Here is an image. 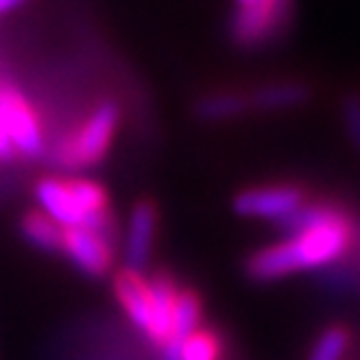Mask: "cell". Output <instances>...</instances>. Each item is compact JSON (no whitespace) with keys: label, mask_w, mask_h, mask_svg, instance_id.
<instances>
[{"label":"cell","mask_w":360,"mask_h":360,"mask_svg":"<svg viewBox=\"0 0 360 360\" xmlns=\"http://www.w3.org/2000/svg\"><path fill=\"white\" fill-rule=\"evenodd\" d=\"M305 202L303 191L295 186H258L238 193L233 200V210L240 218L255 220H273L281 225L283 220L290 218L295 210Z\"/></svg>","instance_id":"4"},{"label":"cell","mask_w":360,"mask_h":360,"mask_svg":"<svg viewBox=\"0 0 360 360\" xmlns=\"http://www.w3.org/2000/svg\"><path fill=\"white\" fill-rule=\"evenodd\" d=\"M350 345V335L343 330V328H326V330L318 335L313 350H310L308 360H343L345 353H348Z\"/></svg>","instance_id":"16"},{"label":"cell","mask_w":360,"mask_h":360,"mask_svg":"<svg viewBox=\"0 0 360 360\" xmlns=\"http://www.w3.org/2000/svg\"><path fill=\"white\" fill-rule=\"evenodd\" d=\"M22 3H25V0H0V15L15 11V8H20Z\"/></svg>","instance_id":"19"},{"label":"cell","mask_w":360,"mask_h":360,"mask_svg":"<svg viewBox=\"0 0 360 360\" xmlns=\"http://www.w3.org/2000/svg\"><path fill=\"white\" fill-rule=\"evenodd\" d=\"M120 125L118 103L105 101L90 112L83 125L65 133L56 146V163L65 168H90L105 158Z\"/></svg>","instance_id":"2"},{"label":"cell","mask_w":360,"mask_h":360,"mask_svg":"<svg viewBox=\"0 0 360 360\" xmlns=\"http://www.w3.org/2000/svg\"><path fill=\"white\" fill-rule=\"evenodd\" d=\"M158 231V210L150 200L135 202L128 215L123 238V268L141 273L148 265L153 253V243H155Z\"/></svg>","instance_id":"7"},{"label":"cell","mask_w":360,"mask_h":360,"mask_svg":"<svg viewBox=\"0 0 360 360\" xmlns=\"http://www.w3.org/2000/svg\"><path fill=\"white\" fill-rule=\"evenodd\" d=\"M20 236L22 240L33 245L35 250L43 253H60L63 243V228L58 223H53L48 215H43L40 210L28 213L20 220Z\"/></svg>","instance_id":"13"},{"label":"cell","mask_w":360,"mask_h":360,"mask_svg":"<svg viewBox=\"0 0 360 360\" xmlns=\"http://www.w3.org/2000/svg\"><path fill=\"white\" fill-rule=\"evenodd\" d=\"M0 125L8 133L15 150L28 158L40 155L43 150L40 120L28 105V101L13 88H0Z\"/></svg>","instance_id":"5"},{"label":"cell","mask_w":360,"mask_h":360,"mask_svg":"<svg viewBox=\"0 0 360 360\" xmlns=\"http://www.w3.org/2000/svg\"><path fill=\"white\" fill-rule=\"evenodd\" d=\"M343 120L350 143L360 153V96H348L343 101Z\"/></svg>","instance_id":"17"},{"label":"cell","mask_w":360,"mask_h":360,"mask_svg":"<svg viewBox=\"0 0 360 360\" xmlns=\"http://www.w3.org/2000/svg\"><path fill=\"white\" fill-rule=\"evenodd\" d=\"M200 315L202 305L193 290H180L178 300L173 308V326H170V340H180V338L191 335L200 328Z\"/></svg>","instance_id":"14"},{"label":"cell","mask_w":360,"mask_h":360,"mask_svg":"<svg viewBox=\"0 0 360 360\" xmlns=\"http://www.w3.org/2000/svg\"><path fill=\"white\" fill-rule=\"evenodd\" d=\"M13 153H15V148H13L11 138H8V133L3 130V125H0V158H11Z\"/></svg>","instance_id":"18"},{"label":"cell","mask_w":360,"mask_h":360,"mask_svg":"<svg viewBox=\"0 0 360 360\" xmlns=\"http://www.w3.org/2000/svg\"><path fill=\"white\" fill-rule=\"evenodd\" d=\"M292 0H236L231 38L240 48H260L288 28Z\"/></svg>","instance_id":"3"},{"label":"cell","mask_w":360,"mask_h":360,"mask_svg":"<svg viewBox=\"0 0 360 360\" xmlns=\"http://www.w3.org/2000/svg\"><path fill=\"white\" fill-rule=\"evenodd\" d=\"M243 112H250V108H248V96L238 90H218V93L202 96L195 103V115L205 123L233 120Z\"/></svg>","instance_id":"12"},{"label":"cell","mask_w":360,"mask_h":360,"mask_svg":"<svg viewBox=\"0 0 360 360\" xmlns=\"http://www.w3.org/2000/svg\"><path fill=\"white\" fill-rule=\"evenodd\" d=\"M35 200H38V210L43 215L58 223L65 231V228H83L85 220L83 213L75 205L73 195L68 191V183L60 178H43L35 186Z\"/></svg>","instance_id":"9"},{"label":"cell","mask_w":360,"mask_h":360,"mask_svg":"<svg viewBox=\"0 0 360 360\" xmlns=\"http://www.w3.org/2000/svg\"><path fill=\"white\" fill-rule=\"evenodd\" d=\"M112 290H115V298H118L120 308L125 310V315L130 318L135 328L141 333H146L150 338L153 333V292L150 283L135 273V270H120L112 283Z\"/></svg>","instance_id":"8"},{"label":"cell","mask_w":360,"mask_h":360,"mask_svg":"<svg viewBox=\"0 0 360 360\" xmlns=\"http://www.w3.org/2000/svg\"><path fill=\"white\" fill-rule=\"evenodd\" d=\"M248 96V108L250 110H263V112H276V110H292L308 103L310 90L303 83H265L260 88L245 93Z\"/></svg>","instance_id":"10"},{"label":"cell","mask_w":360,"mask_h":360,"mask_svg":"<svg viewBox=\"0 0 360 360\" xmlns=\"http://www.w3.org/2000/svg\"><path fill=\"white\" fill-rule=\"evenodd\" d=\"M150 283V292H153V333L148 340L163 345L170 340V326H173V308L175 300H178L180 288L175 285V281L165 273L155 276Z\"/></svg>","instance_id":"11"},{"label":"cell","mask_w":360,"mask_h":360,"mask_svg":"<svg viewBox=\"0 0 360 360\" xmlns=\"http://www.w3.org/2000/svg\"><path fill=\"white\" fill-rule=\"evenodd\" d=\"M175 348H178V360H220V353H223L218 335L210 330H200V328L175 340Z\"/></svg>","instance_id":"15"},{"label":"cell","mask_w":360,"mask_h":360,"mask_svg":"<svg viewBox=\"0 0 360 360\" xmlns=\"http://www.w3.org/2000/svg\"><path fill=\"white\" fill-rule=\"evenodd\" d=\"M281 228L285 238L255 250L245 273L255 283H273L292 273L328 268L348 255L355 228L345 213L333 205H300Z\"/></svg>","instance_id":"1"},{"label":"cell","mask_w":360,"mask_h":360,"mask_svg":"<svg viewBox=\"0 0 360 360\" xmlns=\"http://www.w3.org/2000/svg\"><path fill=\"white\" fill-rule=\"evenodd\" d=\"M60 250L88 278H103L112 268V240L88 228H65Z\"/></svg>","instance_id":"6"}]
</instances>
